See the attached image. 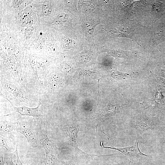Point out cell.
I'll use <instances>...</instances> for the list:
<instances>
[{"mask_svg": "<svg viewBox=\"0 0 165 165\" xmlns=\"http://www.w3.org/2000/svg\"><path fill=\"white\" fill-rule=\"evenodd\" d=\"M139 135L137 134L136 138L134 144L131 146L124 148H118L109 146H104L103 143L101 142L100 145L103 148H109L119 151L128 157L130 161L137 160L141 156H148L141 152L139 148V143L140 141Z\"/></svg>", "mask_w": 165, "mask_h": 165, "instance_id": "6da1fadb", "label": "cell"}, {"mask_svg": "<svg viewBox=\"0 0 165 165\" xmlns=\"http://www.w3.org/2000/svg\"><path fill=\"white\" fill-rule=\"evenodd\" d=\"M42 144L46 153L45 165H62L52 143L47 135L42 139Z\"/></svg>", "mask_w": 165, "mask_h": 165, "instance_id": "7a4b0ae2", "label": "cell"}, {"mask_svg": "<svg viewBox=\"0 0 165 165\" xmlns=\"http://www.w3.org/2000/svg\"><path fill=\"white\" fill-rule=\"evenodd\" d=\"M16 131L25 137L28 142L32 146L38 145V138L37 134L31 128L17 125L15 127Z\"/></svg>", "mask_w": 165, "mask_h": 165, "instance_id": "3957f363", "label": "cell"}, {"mask_svg": "<svg viewBox=\"0 0 165 165\" xmlns=\"http://www.w3.org/2000/svg\"><path fill=\"white\" fill-rule=\"evenodd\" d=\"M65 129L68 139L75 148L81 154L90 155L81 150L78 147L77 140L79 130L77 127L74 126L67 125L65 127Z\"/></svg>", "mask_w": 165, "mask_h": 165, "instance_id": "277c9868", "label": "cell"}, {"mask_svg": "<svg viewBox=\"0 0 165 165\" xmlns=\"http://www.w3.org/2000/svg\"><path fill=\"white\" fill-rule=\"evenodd\" d=\"M41 105V102L39 101L38 105L37 107L31 108L25 106L16 107L13 106L14 109L21 115L32 116L35 118H38L40 116V109Z\"/></svg>", "mask_w": 165, "mask_h": 165, "instance_id": "5b68a950", "label": "cell"}, {"mask_svg": "<svg viewBox=\"0 0 165 165\" xmlns=\"http://www.w3.org/2000/svg\"><path fill=\"white\" fill-rule=\"evenodd\" d=\"M17 145L14 152H9L6 154L4 159L7 165H28L23 164L19 158L17 150Z\"/></svg>", "mask_w": 165, "mask_h": 165, "instance_id": "8992f818", "label": "cell"}, {"mask_svg": "<svg viewBox=\"0 0 165 165\" xmlns=\"http://www.w3.org/2000/svg\"><path fill=\"white\" fill-rule=\"evenodd\" d=\"M15 127L13 123L5 122L0 123V136L6 138L8 136Z\"/></svg>", "mask_w": 165, "mask_h": 165, "instance_id": "52a82bcc", "label": "cell"}, {"mask_svg": "<svg viewBox=\"0 0 165 165\" xmlns=\"http://www.w3.org/2000/svg\"><path fill=\"white\" fill-rule=\"evenodd\" d=\"M110 53L112 54H114V56L117 55L119 57H129L134 55V52L123 50L112 51Z\"/></svg>", "mask_w": 165, "mask_h": 165, "instance_id": "ba28073f", "label": "cell"}, {"mask_svg": "<svg viewBox=\"0 0 165 165\" xmlns=\"http://www.w3.org/2000/svg\"><path fill=\"white\" fill-rule=\"evenodd\" d=\"M9 138L0 136V146L6 148L8 151L11 150V144Z\"/></svg>", "mask_w": 165, "mask_h": 165, "instance_id": "9c48e42d", "label": "cell"}, {"mask_svg": "<svg viewBox=\"0 0 165 165\" xmlns=\"http://www.w3.org/2000/svg\"><path fill=\"white\" fill-rule=\"evenodd\" d=\"M118 28L124 33L127 38H133L131 35H132V32L131 28L128 26L127 25L121 26H119Z\"/></svg>", "mask_w": 165, "mask_h": 165, "instance_id": "30bf717a", "label": "cell"}, {"mask_svg": "<svg viewBox=\"0 0 165 165\" xmlns=\"http://www.w3.org/2000/svg\"><path fill=\"white\" fill-rule=\"evenodd\" d=\"M51 8L48 4H44L42 5V12L45 15H47L51 12Z\"/></svg>", "mask_w": 165, "mask_h": 165, "instance_id": "8fae6325", "label": "cell"}, {"mask_svg": "<svg viewBox=\"0 0 165 165\" xmlns=\"http://www.w3.org/2000/svg\"><path fill=\"white\" fill-rule=\"evenodd\" d=\"M65 14H64L61 13L58 16V19L61 20L63 21H65L67 19V16H65Z\"/></svg>", "mask_w": 165, "mask_h": 165, "instance_id": "7c38bea8", "label": "cell"}, {"mask_svg": "<svg viewBox=\"0 0 165 165\" xmlns=\"http://www.w3.org/2000/svg\"><path fill=\"white\" fill-rule=\"evenodd\" d=\"M5 161L4 157L2 154H0V165H5Z\"/></svg>", "mask_w": 165, "mask_h": 165, "instance_id": "4fadbf2b", "label": "cell"}, {"mask_svg": "<svg viewBox=\"0 0 165 165\" xmlns=\"http://www.w3.org/2000/svg\"><path fill=\"white\" fill-rule=\"evenodd\" d=\"M61 165H72L71 164H69L63 161L61 162Z\"/></svg>", "mask_w": 165, "mask_h": 165, "instance_id": "5bb4252c", "label": "cell"}]
</instances>
